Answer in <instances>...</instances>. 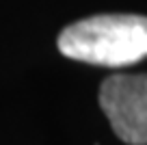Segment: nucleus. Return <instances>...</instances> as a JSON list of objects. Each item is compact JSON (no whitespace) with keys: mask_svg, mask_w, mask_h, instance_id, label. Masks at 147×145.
Masks as SVG:
<instances>
[{"mask_svg":"<svg viewBox=\"0 0 147 145\" xmlns=\"http://www.w3.org/2000/svg\"><path fill=\"white\" fill-rule=\"evenodd\" d=\"M63 56L102 67H123L147 56V18L93 15L69 24L59 35Z\"/></svg>","mask_w":147,"mask_h":145,"instance_id":"1","label":"nucleus"},{"mask_svg":"<svg viewBox=\"0 0 147 145\" xmlns=\"http://www.w3.org/2000/svg\"><path fill=\"white\" fill-rule=\"evenodd\" d=\"M100 106L123 143L147 145V74H115L100 87Z\"/></svg>","mask_w":147,"mask_h":145,"instance_id":"2","label":"nucleus"}]
</instances>
